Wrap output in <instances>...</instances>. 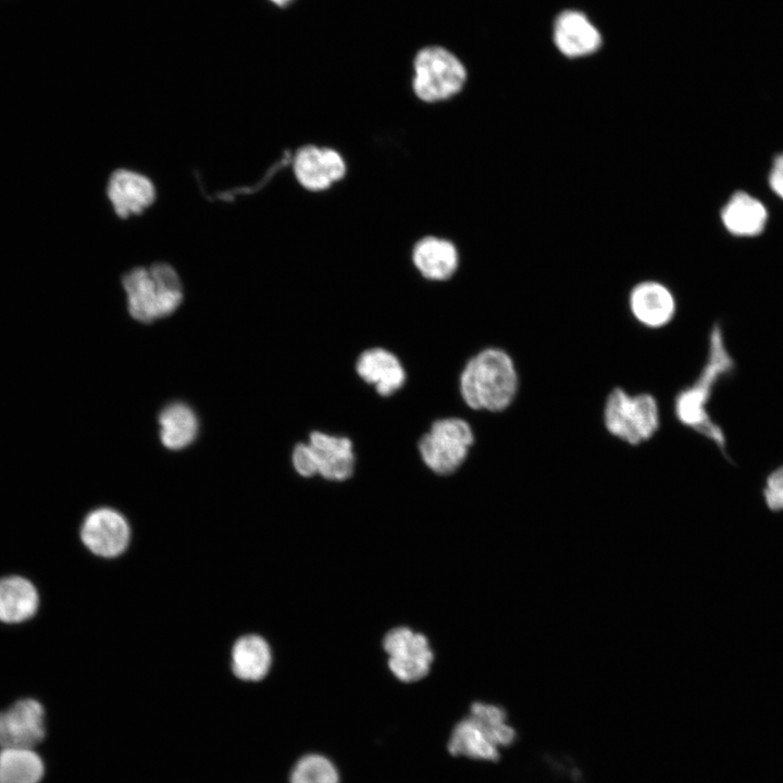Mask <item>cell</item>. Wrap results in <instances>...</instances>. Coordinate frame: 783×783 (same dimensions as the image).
Segmentation results:
<instances>
[{
	"label": "cell",
	"instance_id": "21",
	"mask_svg": "<svg viewBox=\"0 0 783 783\" xmlns=\"http://www.w3.org/2000/svg\"><path fill=\"white\" fill-rule=\"evenodd\" d=\"M724 226L734 235L753 236L759 234L767 221L765 206L750 195L738 191L732 196L722 210Z\"/></svg>",
	"mask_w": 783,
	"mask_h": 783
},
{
	"label": "cell",
	"instance_id": "4",
	"mask_svg": "<svg viewBox=\"0 0 783 783\" xmlns=\"http://www.w3.org/2000/svg\"><path fill=\"white\" fill-rule=\"evenodd\" d=\"M514 738L515 731L507 723L505 710L478 701L471 706L470 714L455 725L447 748L452 756L496 761L499 748L511 745Z\"/></svg>",
	"mask_w": 783,
	"mask_h": 783
},
{
	"label": "cell",
	"instance_id": "19",
	"mask_svg": "<svg viewBox=\"0 0 783 783\" xmlns=\"http://www.w3.org/2000/svg\"><path fill=\"white\" fill-rule=\"evenodd\" d=\"M272 656L269 644L259 635L240 637L232 649V670L245 681L263 679L271 667Z\"/></svg>",
	"mask_w": 783,
	"mask_h": 783
},
{
	"label": "cell",
	"instance_id": "8",
	"mask_svg": "<svg viewBox=\"0 0 783 783\" xmlns=\"http://www.w3.org/2000/svg\"><path fill=\"white\" fill-rule=\"evenodd\" d=\"M474 443L470 424L460 418H445L433 422L419 440L418 448L424 464L438 475L456 472L467 459Z\"/></svg>",
	"mask_w": 783,
	"mask_h": 783
},
{
	"label": "cell",
	"instance_id": "26",
	"mask_svg": "<svg viewBox=\"0 0 783 783\" xmlns=\"http://www.w3.org/2000/svg\"><path fill=\"white\" fill-rule=\"evenodd\" d=\"M270 1H272L274 4H276L278 7H285L293 0H270Z\"/></svg>",
	"mask_w": 783,
	"mask_h": 783
},
{
	"label": "cell",
	"instance_id": "9",
	"mask_svg": "<svg viewBox=\"0 0 783 783\" xmlns=\"http://www.w3.org/2000/svg\"><path fill=\"white\" fill-rule=\"evenodd\" d=\"M383 646L388 655V667L400 681L411 683L426 676L434 659L427 638L409 627L390 630Z\"/></svg>",
	"mask_w": 783,
	"mask_h": 783
},
{
	"label": "cell",
	"instance_id": "12",
	"mask_svg": "<svg viewBox=\"0 0 783 783\" xmlns=\"http://www.w3.org/2000/svg\"><path fill=\"white\" fill-rule=\"evenodd\" d=\"M293 170L297 182L304 189L322 191L345 176L346 163L335 149L303 146L295 153Z\"/></svg>",
	"mask_w": 783,
	"mask_h": 783
},
{
	"label": "cell",
	"instance_id": "6",
	"mask_svg": "<svg viewBox=\"0 0 783 783\" xmlns=\"http://www.w3.org/2000/svg\"><path fill=\"white\" fill-rule=\"evenodd\" d=\"M296 472L303 477L316 474L328 481L348 480L356 464L352 442L345 436L313 431L307 443H299L291 453Z\"/></svg>",
	"mask_w": 783,
	"mask_h": 783
},
{
	"label": "cell",
	"instance_id": "22",
	"mask_svg": "<svg viewBox=\"0 0 783 783\" xmlns=\"http://www.w3.org/2000/svg\"><path fill=\"white\" fill-rule=\"evenodd\" d=\"M44 762L33 748H1L0 783H39Z\"/></svg>",
	"mask_w": 783,
	"mask_h": 783
},
{
	"label": "cell",
	"instance_id": "18",
	"mask_svg": "<svg viewBox=\"0 0 783 783\" xmlns=\"http://www.w3.org/2000/svg\"><path fill=\"white\" fill-rule=\"evenodd\" d=\"M39 604L35 586L25 577L12 575L0 579V621L20 623L32 618Z\"/></svg>",
	"mask_w": 783,
	"mask_h": 783
},
{
	"label": "cell",
	"instance_id": "11",
	"mask_svg": "<svg viewBox=\"0 0 783 783\" xmlns=\"http://www.w3.org/2000/svg\"><path fill=\"white\" fill-rule=\"evenodd\" d=\"M45 710L33 698L17 700L0 712V747L33 748L45 737Z\"/></svg>",
	"mask_w": 783,
	"mask_h": 783
},
{
	"label": "cell",
	"instance_id": "25",
	"mask_svg": "<svg viewBox=\"0 0 783 783\" xmlns=\"http://www.w3.org/2000/svg\"><path fill=\"white\" fill-rule=\"evenodd\" d=\"M769 182L773 191L783 199V154L775 159Z\"/></svg>",
	"mask_w": 783,
	"mask_h": 783
},
{
	"label": "cell",
	"instance_id": "16",
	"mask_svg": "<svg viewBox=\"0 0 783 783\" xmlns=\"http://www.w3.org/2000/svg\"><path fill=\"white\" fill-rule=\"evenodd\" d=\"M629 304L635 320L648 328L667 325L675 314V300L671 291L652 281L636 285L630 294Z\"/></svg>",
	"mask_w": 783,
	"mask_h": 783
},
{
	"label": "cell",
	"instance_id": "14",
	"mask_svg": "<svg viewBox=\"0 0 783 783\" xmlns=\"http://www.w3.org/2000/svg\"><path fill=\"white\" fill-rule=\"evenodd\" d=\"M552 38L557 49L572 59L593 54L602 44L597 27L576 10H564L556 17Z\"/></svg>",
	"mask_w": 783,
	"mask_h": 783
},
{
	"label": "cell",
	"instance_id": "20",
	"mask_svg": "<svg viewBox=\"0 0 783 783\" xmlns=\"http://www.w3.org/2000/svg\"><path fill=\"white\" fill-rule=\"evenodd\" d=\"M160 439L170 450H181L197 437L199 423L194 410L183 403L166 406L159 415Z\"/></svg>",
	"mask_w": 783,
	"mask_h": 783
},
{
	"label": "cell",
	"instance_id": "5",
	"mask_svg": "<svg viewBox=\"0 0 783 783\" xmlns=\"http://www.w3.org/2000/svg\"><path fill=\"white\" fill-rule=\"evenodd\" d=\"M604 424L620 440L638 445L650 439L660 426L657 400L650 394L630 395L622 388L611 390L604 407Z\"/></svg>",
	"mask_w": 783,
	"mask_h": 783
},
{
	"label": "cell",
	"instance_id": "10",
	"mask_svg": "<svg viewBox=\"0 0 783 783\" xmlns=\"http://www.w3.org/2000/svg\"><path fill=\"white\" fill-rule=\"evenodd\" d=\"M80 538L92 554L112 558L127 548L130 529L123 514L102 507L86 515L80 527Z\"/></svg>",
	"mask_w": 783,
	"mask_h": 783
},
{
	"label": "cell",
	"instance_id": "24",
	"mask_svg": "<svg viewBox=\"0 0 783 783\" xmlns=\"http://www.w3.org/2000/svg\"><path fill=\"white\" fill-rule=\"evenodd\" d=\"M763 495L771 510H783V467L774 470L768 476Z\"/></svg>",
	"mask_w": 783,
	"mask_h": 783
},
{
	"label": "cell",
	"instance_id": "1",
	"mask_svg": "<svg viewBox=\"0 0 783 783\" xmlns=\"http://www.w3.org/2000/svg\"><path fill=\"white\" fill-rule=\"evenodd\" d=\"M519 378L511 357L500 348H486L465 363L460 394L473 410L500 412L514 400Z\"/></svg>",
	"mask_w": 783,
	"mask_h": 783
},
{
	"label": "cell",
	"instance_id": "23",
	"mask_svg": "<svg viewBox=\"0 0 783 783\" xmlns=\"http://www.w3.org/2000/svg\"><path fill=\"white\" fill-rule=\"evenodd\" d=\"M289 783H339V772L331 759L312 753L297 760Z\"/></svg>",
	"mask_w": 783,
	"mask_h": 783
},
{
	"label": "cell",
	"instance_id": "15",
	"mask_svg": "<svg viewBox=\"0 0 783 783\" xmlns=\"http://www.w3.org/2000/svg\"><path fill=\"white\" fill-rule=\"evenodd\" d=\"M357 374L375 387L382 397H389L406 382V372L400 360L384 348L364 350L356 362Z\"/></svg>",
	"mask_w": 783,
	"mask_h": 783
},
{
	"label": "cell",
	"instance_id": "7",
	"mask_svg": "<svg viewBox=\"0 0 783 783\" xmlns=\"http://www.w3.org/2000/svg\"><path fill=\"white\" fill-rule=\"evenodd\" d=\"M412 88L424 102H438L457 95L467 79L461 61L442 47L420 50L413 62Z\"/></svg>",
	"mask_w": 783,
	"mask_h": 783
},
{
	"label": "cell",
	"instance_id": "2",
	"mask_svg": "<svg viewBox=\"0 0 783 783\" xmlns=\"http://www.w3.org/2000/svg\"><path fill=\"white\" fill-rule=\"evenodd\" d=\"M722 339L720 328L714 326L710 334L709 355L703 371L692 385L676 395L674 400V413L679 422L714 442L721 449L724 447V436L708 414L707 405L718 380L733 366Z\"/></svg>",
	"mask_w": 783,
	"mask_h": 783
},
{
	"label": "cell",
	"instance_id": "3",
	"mask_svg": "<svg viewBox=\"0 0 783 783\" xmlns=\"http://www.w3.org/2000/svg\"><path fill=\"white\" fill-rule=\"evenodd\" d=\"M122 285L129 314L144 323L174 313L184 297L177 272L165 262L129 270L123 275Z\"/></svg>",
	"mask_w": 783,
	"mask_h": 783
},
{
	"label": "cell",
	"instance_id": "17",
	"mask_svg": "<svg viewBox=\"0 0 783 783\" xmlns=\"http://www.w3.org/2000/svg\"><path fill=\"white\" fill-rule=\"evenodd\" d=\"M412 262L423 277L446 281L457 271L459 257L451 241L427 236L414 245Z\"/></svg>",
	"mask_w": 783,
	"mask_h": 783
},
{
	"label": "cell",
	"instance_id": "13",
	"mask_svg": "<svg viewBox=\"0 0 783 783\" xmlns=\"http://www.w3.org/2000/svg\"><path fill=\"white\" fill-rule=\"evenodd\" d=\"M105 190L114 213L121 219L141 214L157 198L152 181L128 169L114 170L109 176Z\"/></svg>",
	"mask_w": 783,
	"mask_h": 783
}]
</instances>
